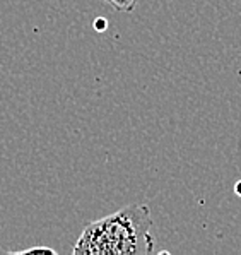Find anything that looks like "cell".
Returning <instances> with one entry per match:
<instances>
[{
    "label": "cell",
    "mask_w": 241,
    "mask_h": 255,
    "mask_svg": "<svg viewBox=\"0 0 241 255\" xmlns=\"http://www.w3.org/2000/svg\"><path fill=\"white\" fill-rule=\"evenodd\" d=\"M154 250L153 216L137 202L87 223L72 249L74 255H146Z\"/></svg>",
    "instance_id": "6da1fadb"
},
{
    "label": "cell",
    "mask_w": 241,
    "mask_h": 255,
    "mask_svg": "<svg viewBox=\"0 0 241 255\" xmlns=\"http://www.w3.org/2000/svg\"><path fill=\"white\" fill-rule=\"evenodd\" d=\"M106 2L120 12H132L137 5V0H106Z\"/></svg>",
    "instance_id": "7a4b0ae2"
},
{
    "label": "cell",
    "mask_w": 241,
    "mask_h": 255,
    "mask_svg": "<svg viewBox=\"0 0 241 255\" xmlns=\"http://www.w3.org/2000/svg\"><path fill=\"white\" fill-rule=\"evenodd\" d=\"M17 255H28V254H57L53 249L50 247H33V249H28V250H19L15 252Z\"/></svg>",
    "instance_id": "3957f363"
},
{
    "label": "cell",
    "mask_w": 241,
    "mask_h": 255,
    "mask_svg": "<svg viewBox=\"0 0 241 255\" xmlns=\"http://www.w3.org/2000/svg\"><path fill=\"white\" fill-rule=\"evenodd\" d=\"M106 27H108V21H106V19H96V29H106Z\"/></svg>",
    "instance_id": "277c9868"
},
{
    "label": "cell",
    "mask_w": 241,
    "mask_h": 255,
    "mask_svg": "<svg viewBox=\"0 0 241 255\" xmlns=\"http://www.w3.org/2000/svg\"><path fill=\"white\" fill-rule=\"evenodd\" d=\"M235 194H236V195H240V197H241V180H240V182H236V185H235Z\"/></svg>",
    "instance_id": "5b68a950"
}]
</instances>
